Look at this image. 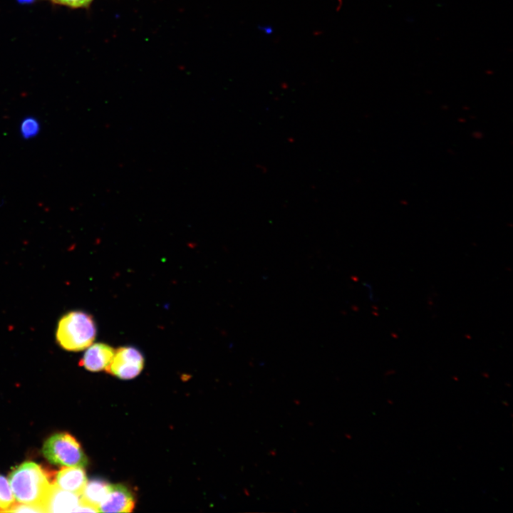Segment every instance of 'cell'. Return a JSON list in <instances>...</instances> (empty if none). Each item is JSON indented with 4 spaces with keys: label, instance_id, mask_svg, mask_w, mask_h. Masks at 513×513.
I'll use <instances>...</instances> for the list:
<instances>
[{
    "label": "cell",
    "instance_id": "obj_1",
    "mask_svg": "<svg viewBox=\"0 0 513 513\" xmlns=\"http://www.w3.org/2000/svg\"><path fill=\"white\" fill-rule=\"evenodd\" d=\"M54 477L38 464L26 462L11 471L9 482L19 503L38 507L46 512V503L54 484Z\"/></svg>",
    "mask_w": 513,
    "mask_h": 513
},
{
    "label": "cell",
    "instance_id": "obj_6",
    "mask_svg": "<svg viewBox=\"0 0 513 513\" xmlns=\"http://www.w3.org/2000/svg\"><path fill=\"white\" fill-rule=\"evenodd\" d=\"M88 482L86 472L81 466H64L57 472L54 484L58 487L81 495Z\"/></svg>",
    "mask_w": 513,
    "mask_h": 513
},
{
    "label": "cell",
    "instance_id": "obj_5",
    "mask_svg": "<svg viewBox=\"0 0 513 513\" xmlns=\"http://www.w3.org/2000/svg\"><path fill=\"white\" fill-rule=\"evenodd\" d=\"M135 500L130 491L122 484H110V489L99 506L100 512H131Z\"/></svg>",
    "mask_w": 513,
    "mask_h": 513
},
{
    "label": "cell",
    "instance_id": "obj_13",
    "mask_svg": "<svg viewBox=\"0 0 513 513\" xmlns=\"http://www.w3.org/2000/svg\"><path fill=\"white\" fill-rule=\"evenodd\" d=\"M9 512H43V511L38 507L26 504H17L16 503Z\"/></svg>",
    "mask_w": 513,
    "mask_h": 513
},
{
    "label": "cell",
    "instance_id": "obj_2",
    "mask_svg": "<svg viewBox=\"0 0 513 513\" xmlns=\"http://www.w3.org/2000/svg\"><path fill=\"white\" fill-rule=\"evenodd\" d=\"M96 336L93 317L81 311H73L63 316L58 323L56 338L65 350L78 351L92 344Z\"/></svg>",
    "mask_w": 513,
    "mask_h": 513
},
{
    "label": "cell",
    "instance_id": "obj_8",
    "mask_svg": "<svg viewBox=\"0 0 513 513\" xmlns=\"http://www.w3.org/2000/svg\"><path fill=\"white\" fill-rule=\"evenodd\" d=\"M81 497L53 484L46 503V512H76Z\"/></svg>",
    "mask_w": 513,
    "mask_h": 513
},
{
    "label": "cell",
    "instance_id": "obj_3",
    "mask_svg": "<svg viewBox=\"0 0 513 513\" xmlns=\"http://www.w3.org/2000/svg\"><path fill=\"white\" fill-rule=\"evenodd\" d=\"M42 452L47 460L54 465L84 467L88 462L81 445L68 433L51 436L44 442Z\"/></svg>",
    "mask_w": 513,
    "mask_h": 513
},
{
    "label": "cell",
    "instance_id": "obj_7",
    "mask_svg": "<svg viewBox=\"0 0 513 513\" xmlns=\"http://www.w3.org/2000/svg\"><path fill=\"white\" fill-rule=\"evenodd\" d=\"M114 349L108 344L97 343L88 347L80 365L93 372L106 370L114 355Z\"/></svg>",
    "mask_w": 513,
    "mask_h": 513
},
{
    "label": "cell",
    "instance_id": "obj_9",
    "mask_svg": "<svg viewBox=\"0 0 513 513\" xmlns=\"http://www.w3.org/2000/svg\"><path fill=\"white\" fill-rule=\"evenodd\" d=\"M110 484L108 482L94 480L87 482L81 494V501L92 505L99 510V506L106 497Z\"/></svg>",
    "mask_w": 513,
    "mask_h": 513
},
{
    "label": "cell",
    "instance_id": "obj_14",
    "mask_svg": "<svg viewBox=\"0 0 513 513\" xmlns=\"http://www.w3.org/2000/svg\"><path fill=\"white\" fill-rule=\"evenodd\" d=\"M34 1L35 0H17V1L21 4H30L33 3Z\"/></svg>",
    "mask_w": 513,
    "mask_h": 513
},
{
    "label": "cell",
    "instance_id": "obj_10",
    "mask_svg": "<svg viewBox=\"0 0 513 513\" xmlns=\"http://www.w3.org/2000/svg\"><path fill=\"white\" fill-rule=\"evenodd\" d=\"M41 131V123L38 119L28 115L22 119L19 125V133L24 140L36 138Z\"/></svg>",
    "mask_w": 513,
    "mask_h": 513
},
{
    "label": "cell",
    "instance_id": "obj_11",
    "mask_svg": "<svg viewBox=\"0 0 513 513\" xmlns=\"http://www.w3.org/2000/svg\"><path fill=\"white\" fill-rule=\"evenodd\" d=\"M15 500L9 480L0 475V512H9Z\"/></svg>",
    "mask_w": 513,
    "mask_h": 513
},
{
    "label": "cell",
    "instance_id": "obj_12",
    "mask_svg": "<svg viewBox=\"0 0 513 513\" xmlns=\"http://www.w3.org/2000/svg\"><path fill=\"white\" fill-rule=\"evenodd\" d=\"M52 2L61 5H65L73 8L86 7L93 0H51Z\"/></svg>",
    "mask_w": 513,
    "mask_h": 513
},
{
    "label": "cell",
    "instance_id": "obj_4",
    "mask_svg": "<svg viewBox=\"0 0 513 513\" xmlns=\"http://www.w3.org/2000/svg\"><path fill=\"white\" fill-rule=\"evenodd\" d=\"M144 359L141 353L131 346L121 347L115 351L106 368L109 373L121 379H131L140 374Z\"/></svg>",
    "mask_w": 513,
    "mask_h": 513
}]
</instances>
